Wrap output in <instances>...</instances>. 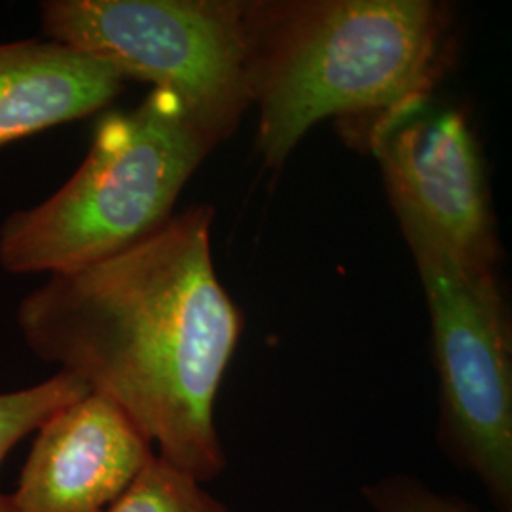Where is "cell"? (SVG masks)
Instances as JSON below:
<instances>
[{
  "mask_svg": "<svg viewBox=\"0 0 512 512\" xmlns=\"http://www.w3.org/2000/svg\"><path fill=\"white\" fill-rule=\"evenodd\" d=\"M213 207L173 215L148 238L19 302L27 348L116 404L165 463L202 484L226 469L215 406L243 317L211 255Z\"/></svg>",
  "mask_w": 512,
  "mask_h": 512,
  "instance_id": "obj_1",
  "label": "cell"
},
{
  "mask_svg": "<svg viewBox=\"0 0 512 512\" xmlns=\"http://www.w3.org/2000/svg\"><path fill=\"white\" fill-rule=\"evenodd\" d=\"M256 150L279 167L317 122L431 92L446 10L427 0L249 2Z\"/></svg>",
  "mask_w": 512,
  "mask_h": 512,
  "instance_id": "obj_2",
  "label": "cell"
},
{
  "mask_svg": "<svg viewBox=\"0 0 512 512\" xmlns=\"http://www.w3.org/2000/svg\"><path fill=\"white\" fill-rule=\"evenodd\" d=\"M217 143L160 88L135 109L105 114L73 177L0 224V268L50 277L126 251L173 217L184 184Z\"/></svg>",
  "mask_w": 512,
  "mask_h": 512,
  "instance_id": "obj_3",
  "label": "cell"
},
{
  "mask_svg": "<svg viewBox=\"0 0 512 512\" xmlns=\"http://www.w3.org/2000/svg\"><path fill=\"white\" fill-rule=\"evenodd\" d=\"M425 289L439 376V442L512 512L511 325L494 268L458 255L416 220L399 219Z\"/></svg>",
  "mask_w": 512,
  "mask_h": 512,
  "instance_id": "obj_4",
  "label": "cell"
},
{
  "mask_svg": "<svg viewBox=\"0 0 512 512\" xmlns=\"http://www.w3.org/2000/svg\"><path fill=\"white\" fill-rule=\"evenodd\" d=\"M249 2L46 0L44 37L175 93L217 141L253 105Z\"/></svg>",
  "mask_w": 512,
  "mask_h": 512,
  "instance_id": "obj_5",
  "label": "cell"
},
{
  "mask_svg": "<svg viewBox=\"0 0 512 512\" xmlns=\"http://www.w3.org/2000/svg\"><path fill=\"white\" fill-rule=\"evenodd\" d=\"M359 120L397 219L416 220L458 255L494 268V215L484 160L463 112L431 92Z\"/></svg>",
  "mask_w": 512,
  "mask_h": 512,
  "instance_id": "obj_6",
  "label": "cell"
},
{
  "mask_svg": "<svg viewBox=\"0 0 512 512\" xmlns=\"http://www.w3.org/2000/svg\"><path fill=\"white\" fill-rule=\"evenodd\" d=\"M154 458L116 404L88 393L38 427L10 501L14 512H107Z\"/></svg>",
  "mask_w": 512,
  "mask_h": 512,
  "instance_id": "obj_7",
  "label": "cell"
},
{
  "mask_svg": "<svg viewBox=\"0 0 512 512\" xmlns=\"http://www.w3.org/2000/svg\"><path fill=\"white\" fill-rule=\"evenodd\" d=\"M126 78L52 38L0 44V148L109 107Z\"/></svg>",
  "mask_w": 512,
  "mask_h": 512,
  "instance_id": "obj_8",
  "label": "cell"
},
{
  "mask_svg": "<svg viewBox=\"0 0 512 512\" xmlns=\"http://www.w3.org/2000/svg\"><path fill=\"white\" fill-rule=\"evenodd\" d=\"M90 389L67 372L31 387L0 393V469L21 440L42 427L61 408L86 397ZM0 512H14L10 495L0 490Z\"/></svg>",
  "mask_w": 512,
  "mask_h": 512,
  "instance_id": "obj_9",
  "label": "cell"
},
{
  "mask_svg": "<svg viewBox=\"0 0 512 512\" xmlns=\"http://www.w3.org/2000/svg\"><path fill=\"white\" fill-rule=\"evenodd\" d=\"M107 512L234 511L200 480L156 456Z\"/></svg>",
  "mask_w": 512,
  "mask_h": 512,
  "instance_id": "obj_10",
  "label": "cell"
},
{
  "mask_svg": "<svg viewBox=\"0 0 512 512\" xmlns=\"http://www.w3.org/2000/svg\"><path fill=\"white\" fill-rule=\"evenodd\" d=\"M361 497L374 512H480L458 495L442 494L404 473L366 482Z\"/></svg>",
  "mask_w": 512,
  "mask_h": 512,
  "instance_id": "obj_11",
  "label": "cell"
}]
</instances>
